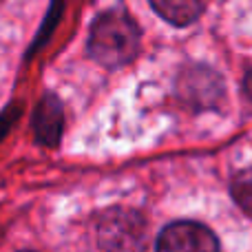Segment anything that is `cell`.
<instances>
[{"mask_svg":"<svg viewBox=\"0 0 252 252\" xmlns=\"http://www.w3.org/2000/svg\"><path fill=\"white\" fill-rule=\"evenodd\" d=\"M89 56L106 69L124 66L139 51V29L130 16L120 9L95 18L89 33Z\"/></svg>","mask_w":252,"mask_h":252,"instance_id":"obj_1","label":"cell"},{"mask_svg":"<svg viewBox=\"0 0 252 252\" xmlns=\"http://www.w3.org/2000/svg\"><path fill=\"white\" fill-rule=\"evenodd\" d=\"M97 244L106 252H142L146 221L130 208H109L97 221Z\"/></svg>","mask_w":252,"mask_h":252,"instance_id":"obj_2","label":"cell"},{"mask_svg":"<svg viewBox=\"0 0 252 252\" xmlns=\"http://www.w3.org/2000/svg\"><path fill=\"white\" fill-rule=\"evenodd\" d=\"M177 93L192 109H210L221 100L223 80L210 66L192 64L179 73Z\"/></svg>","mask_w":252,"mask_h":252,"instance_id":"obj_3","label":"cell"},{"mask_svg":"<svg viewBox=\"0 0 252 252\" xmlns=\"http://www.w3.org/2000/svg\"><path fill=\"white\" fill-rule=\"evenodd\" d=\"M157 252H219V241L201 223L175 221L159 232Z\"/></svg>","mask_w":252,"mask_h":252,"instance_id":"obj_4","label":"cell"},{"mask_svg":"<svg viewBox=\"0 0 252 252\" xmlns=\"http://www.w3.org/2000/svg\"><path fill=\"white\" fill-rule=\"evenodd\" d=\"M62 124H64V115H62V104L56 95H44L40 104L35 106L33 115V130L35 137L44 146H58L62 135Z\"/></svg>","mask_w":252,"mask_h":252,"instance_id":"obj_5","label":"cell"},{"mask_svg":"<svg viewBox=\"0 0 252 252\" xmlns=\"http://www.w3.org/2000/svg\"><path fill=\"white\" fill-rule=\"evenodd\" d=\"M148 2L157 11V16H161L175 27L192 25L204 9L201 0H148Z\"/></svg>","mask_w":252,"mask_h":252,"instance_id":"obj_6","label":"cell"},{"mask_svg":"<svg viewBox=\"0 0 252 252\" xmlns=\"http://www.w3.org/2000/svg\"><path fill=\"white\" fill-rule=\"evenodd\" d=\"M230 192L239 204V208L252 217V168H244L241 173L235 175L230 184Z\"/></svg>","mask_w":252,"mask_h":252,"instance_id":"obj_7","label":"cell"},{"mask_svg":"<svg viewBox=\"0 0 252 252\" xmlns=\"http://www.w3.org/2000/svg\"><path fill=\"white\" fill-rule=\"evenodd\" d=\"M246 93L252 100V71H248V75H246Z\"/></svg>","mask_w":252,"mask_h":252,"instance_id":"obj_8","label":"cell"},{"mask_svg":"<svg viewBox=\"0 0 252 252\" xmlns=\"http://www.w3.org/2000/svg\"><path fill=\"white\" fill-rule=\"evenodd\" d=\"M22 252H31V250H22Z\"/></svg>","mask_w":252,"mask_h":252,"instance_id":"obj_9","label":"cell"}]
</instances>
